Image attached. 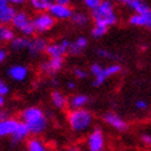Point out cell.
Wrapping results in <instances>:
<instances>
[{
	"label": "cell",
	"mask_w": 151,
	"mask_h": 151,
	"mask_svg": "<svg viewBox=\"0 0 151 151\" xmlns=\"http://www.w3.org/2000/svg\"><path fill=\"white\" fill-rule=\"evenodd\" d=\"M6 118H9V117H7V114H6V112L3 111V109H0V122H3V120L6 119Z\"/></svg>",
	"instance_id": "obj_39"
},
{
	"label": "cell",
	"mask_w": 151,
	"mask_h": 151,
	"mask_svg": "<svg viewBox=\"0 0 151 151\" xmlns=\"http://www.w3.org/2000/svg\"><path fill=\"white\" fill-rule=\"evenodd\" d=\"M74 75L75 78L79 79V80H85L88 78V71H86L85 69L82 68H75L74 69Z\"/></svg>",
	"instance_id": "obj_29"
},
{
	"label": "cell",
	"mask_w": 151,
	"mask_h": 151,
	"mask_svg": "<svg viewBox=\"0 0 151 151\" xmlns=\"http://www.w3.org/2000/svg\"><path fill=\"white\" fill-rule=\"evenodd\" d=\"M7 58V52L4 48H0V65H1Z\"/></svg>",
	"instance_id": "obj_35"
},
{
	"label": "cell",
	"mask_w": 151,
	"mask_h": 151,
	"mask_svg": "<svg viewBox=\"0 0 151 151\" xmlns=\"http://www.w3.org/2000/svg\"><path fill=\"white\" fill-rule=\"evenodd\" d=\"M48 12L55 20H69V19L71 20L73 15H74V11L70 5H62L57 1L53 3Z\"/></svg>",
	"instance_id": "obj_8"
},
{
	"label": "cell",
	"mask_w": 151,
	"mask_h": 151,
	"mask_svg": "<svg viewBox=\"0 0 151 151\" xmlns=\"http://www.w3.org/2000/svg\"><path fill=\"white\" fill-rule=\"evenodd\" d=\"M91 19L93 20L95 24L104 25L108 28L113 25H116L118 21V17L114 11L113 3L108 1V0L101 1L100 6L97 7V9H95L93 11H91Z\"/></svg>",
	"instance_id": "obj_3"
},
{
	"label": "cell",
	"mask_w": 151,
	"mask_h": 151,
	"mask_svg": "<svg viewBox=\"0 0 151 151\" xmlns=\"http://www.w3.org/2000/svg\"><path fill=\"white\" fill-rule=\"evenodd\" d=\"M90 20H91V16H88V15L86 12H84V11H76V12H74L73 17H71L73 24L79 26V27L86 26L88 22H90Z\"/></svg>",
	"instance_id": "obj_26"
},
{
	"label": "cell",
	"mask_w": 151,
	"mask_h": 151,
	"mask_svg": "<svg viewBox=\"0 0 151 151\" xmlns=\"http://www.w3.org/2000/svg\"><path fill=\"white\" fill-rule=\"evenodd\" d=\"M50 100H52L53 106H54L55 108H58V109H63V108L66 107L68 104H69V101H68V99L65 97V95L62 93L60 91H58V90H54V91H52V93H50Z\"/></svg>",
	"instance_id": "obj_21"
},
{
	"label": "cell",
	"mask_w": 151,
	"mask_h": 151,
	"mask_svg": "<svg viewBox=\"0 0 151 151\" xmlns=\"http://www.w3.org/2000/svg\"><path fill=\"white\" fill-rule=\"evenodd\" d=\"M102 71H103V66L100 65L99 63H93V64L90 65V73L93 75V78L99 76V75H100Z\"/></svg>",
	"instance_id": "obj_30"
},
{
	"label": "cell",
	"mask_w": 151,
	"mask_h": 151,
	"mask_svg": "<svg viewBox=\"0 0 151 151\" xmlns=\"http://www.w3.org/2000/svg\"><path fill=\"white\" fill-rule=\"evenodd\" d=\"M16 35H15L14 27L9 25H0V42H11Z\"/></svg>",
	"instance_id": "obj_24"
},
{
	"label": "cell",
	"mask_w": 151,
	"mask_h": 151,
	"mask_svg": "<svg viewBox=\"0 0 151 151\" xmlns=\"http://www.w3.org/2000/svg\"><path fill=\"white\" fill-rule=\"evenodd\" d=\"M4 103H5V99L3 96H0V109H1V107L4 106Z\"/></svg>",
	"instance_id": "obj_42"
},
{
	"label": "cell",
	"mask_w": 151,
	"mask_h": 151,
	"mask_svg": "<svg viewBox=\"0 0 151 151\" xmlns=\"http://www.w3.org/2000/svg\"><path fill=\"white\" fill-rule=\"evenodd\" d=\"M54 1H50V0H31L29 4L37 12H48L50 6L53 5Z\"/></svg>",
	"instance_id": "obj_25"
},
{
	"label": "cell",
	"mask_w": 151,
	"mask_h": 151,
	"mask_svg": "<svg viewBox=\"0 0 151 151\" xmlns=\"http://www.w3.org/2000/svg\"><path fill=\"white\" fill-rule=\"evenodd\" d=\"M122 71V65L120 64H111L108 66L103 68V71L99 75V76L93 78V86H101L104 84V81L108 78L113 76V75H117Z\"/></svg>",
	"instance_id": "obj_11"
},
{
	"label": "cell",
	"mask_w": 151,
	"mask_h": 151,
	"mask_svg": "<svg viewBox=\"0 0 151 151\" xmlns=\"http://www.w3.org/2000/svg\"><path fill=\"white\" fill-rule=\"evenodd\" d=\"M63 65H64L63 58H49L48 60H44V62L41 63V70L43 73L54 74L62 69Z\"/></svg>",
	"instance_id": "obj_14"
},
{
	"label": "cell",
	"mask_w": 151,
	"mask_h": 151,
	"mask_svg": "<svg viewBox=\"0 0 151 151\" xmlns=\"http://www.w3.org/2000/svg\"><path fill=\"white\" fill-rule=\"evenodd\" d=\"M21 122H24L29 129L31 135L42 134L48 127V119L42 108L37 106H29L21 112Z\"/></svg>",
	"instance_id": "obj_1"
},
{
	"label": "cell",
	"mask_w": 151,
	"mask_h": 151,
	"mask_svg": "<svg viewBox=\"0 0 151 151\" xmlns=\"http://www.w3.org/2000/svg\"><path fill=\"white\" fill-rule=\"evenodd\" d=\"M140 140H141V142H142L144 145H147V146H150V145H151V135H150V134H147V133L141 134Z\"/></svg>",
	"instance_id": "obj_34"
},
{
	"label": "cell",
	"mask_w": 151,
	"mask_h": 151,
	"mask_svg": "<svg viewBox=\"0 0 151 151\" xmlns=\"http://www.w3.org/2000/svg\"><path fill=\"white\" fill-rule=\"evenodd\" d=\"M57 3L59 4H62V5H69V0H57Z\"/></svg>",
	"instance_id": "obj_41"
},
{
	"label": "cell",
	"mask_w": 151,
	"mask_h": 151,
	"mask_svg": "<svg viewBox=\"0 0 151 151\" xmlns=\"http://www.w3.org/2000/svg\"><path fill=\"white\" fill-rule=\"evenodd\" d=\"M96 54L103 58V59H117L118 57L116 54H113L112 52L107 50V49H103V48H99V49H96Z\"/></svg>",
	"instance_id": "obj_28"
},
{
	"label": "cell",
	"mask_w": 151,
	"mask_h": 151,
	"mask_svg": "<svg viewBox=\"0 0 151 151\" xmlns=\"http://www.w3.org/2000/svg\"><path fill=\"white\" fill-rule=\"evenodd\" d=\"M19 123H20V120L12 117H9L4 119L3 122H0V138L12 137L14 133L17 129Z\"/></svg>",
	"instance_id": "obj_12"
},
{
	"label": "cell",
	"mask_w": 151,
	"mask_h": 151,
	"mask_svg": "<svg viewBox=\"0 0 151 151\" xmlns=\"http://www.w3.org/2000/svg\"><path fill=\"white\" fill-rule=\"evenodd\" d=\"M66 87H68V90L73 91V90L76 88V82H75V81H69V82L66 84Z\"/></svg>",
	"instance_id": "obj_37"
},
{
	"label": "cell",
	"mask_w": 151,
	"mask_h": 151,
	"mask_svg": "<svg viewBox=\"0 0 151 151\" xmlns=\"http://www.w3.org/2000/svg\"><path fill=\"white\" fill-rule=\"evenodd\" d=\"M90 102V97L84 93H76L69 100V106L71 109H82Z\"/></svg>",
	"instance_id": "obj_20"
},
{
	"label": "cell",
	"mask_w": 151,
	"mask_h": 151,
	"mask_svg": "<svg viewBox=\"0 0 151 151\" xmlns=\"http://www.w3.org/2000/svg\"><path fill=\"white\" fill-rule=\"evenodd\" d=\"M9 91H10V88H9V86H7V84L0 78V96L5 97L7 93H9Z\"/></svg>",
	"instance_id": "obj_32"
},
{
	"label": "cell",
	"mask_w": 151,
	"mask_h": 151,
	"mask_svg": "<svg viewBox=\"0 0 151 151\" xmlns=\"http://www.w3.org/2000/svg\"><path fill=\"white\" fill-rule=\"evenodd\" d=\"M11 4H15V5H22L25 3V0H11L10 1Z\"/></svg>",
	"instance_id": "obj_40"
},
{
	"label": "cell",
	"mask_w": 151,
	"mask_h": 151,
	"mask_svg": "<svg viewBox=\"0 0 151 151\" xmlns=\"http://www.w3.org/2000/svg\"><path fill=\"white\" fill-rule=\"evenodd\" d=\"M10 5H11V3L9 1V0H0V11L6 9V7L10 6Z\"/></svg>",
	"instance_id": "obj_36"
},
{
	"label": "cell",
	"mask_w": 151,
	"mask_h": 151,
	"mask_svg": "<svg viewBox=\"0 0 151 151\" xmlns=\"http://www.w3.org/2000/svg\"><path fill=\"white\" fill-rule=\"evenodd\" d=\"M71 41L69 40H60L59 42L55 43H48L47 49H46V54L49 58H63V55L65 53H69V48H70Z\"/></svg>",
	"instance_id": "obj_7"
},
{
	"label": "cell",
	"mask_w": 151,
	"mask_h": 151,
	"mask_svg": "<svg viewBox=\"0 0 151 151\" xmlns=\"http://www.w3.org/2000/svg\"><path fill=\"white\" fill-rule=\"evenodd\" d=\"M11 25H12L14 29L19 31L25 37H29L36 32L35 27H33V21L28 16V14L26 11H17Z\"/></svg>",
	"instance_id": "obj_4"
},
{
	"label": "cell",
	"mask_w": 151,
	"mask_h": 151,
	"mask_svg": "<svg viewBox=\"0 0 151 151\" xmlns=\"http://www.w3.org/2000/svg\"><path fill=\"white\" fill-rule=\"evenodd\" d=\"M108 31V27L104 25H100V24H95L92 29H91V36L93 38H101L103 37Z\"/></svg>",
	"instance_id": "obj_27"
},
{
	"label": "cell",
	"mask_w": 151,
	"mask_h": 151,
	"mask_svg": "<svg viewBox=\"0 0 151 151\" xmlns=\"http://www.w3.org/2000/svg\"><path fill=\"white\" fill-rule=\"evenodd\" d=\"M35 31L38 33H43L49 31L55 25V19L49 12H40L32 19Z\"/></svg>",
	"instance_id": "obj_5"
},
{
	"label": "cell",
	"mask_w": 151,
	"mask_h": 151,
	"mask_svg": "<svg viewBox=\"0 0 151 151\" xmlns=\"http://www.w3.org/2000/svg\"><path fill=\"white\" fill-rule=\"evenodd\" d=\"M104 135L100 128L95 129L88 134L86 139V147L87 151H104Z\"/></svg>",
	"instance_id": "obj_6"
},
{
	"label": "cell",
	"mask_w": 151,
	"mask_h": 151,
	"mask_svg": "<svg viewBox=\"0 0 151 151\" xmlns=\"http://www.w3.org/2000/svg\"><path fill=\"white\" fill-rule=\"evenodd\" d=\"M64 151H82L79 146H76V145H73V146H69V147H66Z\"/></svg>",
	"instance_id": "obj_38"
},
{
	"label": "cell",
	"mask_w": 151,
	"mask_h": 151,
	"mask_svg": "<svg viewBox=\"0 0 151 151\" xmlns=\"http://www.w3.org/2000/svg\"><path fill=\"white\" fill-rule=\"evenodd\" d=\"M123 4L138 15L146 14V12L151 11V7L145 1H141V0H124Z\"/></svg>",
	"instance_id": "obj_16"
},
{
	"label": "cell",
	"mask_w": 151,
	"mask_h": 151,
	"mask_svg": "<svg viewBox=\"0 0 151 151\" xmlns=\"http://www.w3.org/2000/svg\"><path fill=\"white\" fill-rule=\"evenodd\" d=\"M28 44H29V38L25 36H16L15 38L10 42V48L14 52H20V50H24L28 48Z\"/></svg>",
	"instance_id": "obj_23"
},
{
	"label": "cell",
	"mask_w": 151,
	"mask_h": 151,
	"mask_svg": "<svg viewBox=\"0 0 151 151\" xmlns=\"http://www.w3.org/2000/svg\"><path fill=\"white\" fill-rule=\"evenodd\" d=\"M68 124L70 129L75 133H84L91 128L93 123L92 113L86 108L82 109H70L66 116Z\"/></svg>",
	"instance_id": "obj_2"
},
{
	"label": "cell",
	"mask_w": 151,
	"mask_h": 151,
	"mask_svg": "<svg viewBox=\"0 0 151 151\" xmlns=\"http://www.w3.org/2000/svg\"><path fill=\"white\" fill-rule=\"evenodd\" d=\"M31 135V133H29V129H28V127L24 123V122H20L19 123V127H17V129L16 132L14 133V135L11 137V140L14 144H19V142L21 141H24V140H28V137Z\"/></svg>",
	"instance_id": "obj_19"
},
{
	"label": "cell",
	"mask_w": 151,
	"mask_h": 151,
	"mask_svg": "<svg viewBox=\"0 0 151 151\" xmlns=\"http://www.w3.org/2000/svg\"><path fill=\"white\" fill-rule=\"evenodd\" d=\"M100 4H101V0H84V5L91 11L97 9L100 6Z\"/></svg>",
	"instance_id": "obj_31"
},
{
	"label": "cell",
	"mask_w": 151,
	"mask_h": 151,
	"mask_svg": "<svg viewBox=\"0 0 151 151\" xmlns=\"http://www.w3.org/2000/svg\"><path fill=\"white\" fill-rule=\"evenodd\" d=\"M47 46H48V43L44 38H42V37H35V38L29 40L27 50L32 57H37L41 53H46Z\"/></svg>",
	"instance_id": "obj_13"
},
{
	"label": "cell",
	"mask_w": 151,
	"mask_h": 151,
	"mask_svg": "<svg viewBox=\"0 0 151 151\" xmlns=\"http://www.w3.org/2000/svg\"><path fill=\"white\" fill-rule=\"evenodd\" d=\"M129 24L132 26L137 27H145V28H151V11L146 14H133L129 17Z\"/></svg>",
	"instance_id": "obj_15"
},
{
	"label": "cell",
	"mask_w": 151,
	"mask_h": 151,
	"mask_svg": "<svg viewBox=\"0 0 151 151\" xmlns=\"http://www.w3.org/2000/svg\"><path fill=\"white\" fill-rule=\"evenodd\" d=\"M103 120L109 127H112L113 129H116L118 132H125L128 129V123L120 116H118L117 113H113V112L104 113L103 114Z\"/></svg>",
	"instance_id": "obj_10"
},
{
	"label": "cell",
	"mask_w": 151,
	"mask_h": 151,
	"mask_svg": "<svg viewBox=\"0 0 151 151\" xmlns=\"http://www.w3.org/2000/svg\"><path fill=\"white\" fill-rule=\"evenodd\" d=\"M26 149L27 151H50L49 146L38 137L29 138L26 141Z\"/></svg>",
	"instance_id": "obj_18"
},
{
	"label": "cell",
	"mask_w": 151,
	"mask_h": 151,
	"mask_svg": "<svg viewBox=\"0 0 151 151\" xmlns=\"http://www.w3.org/2000/svg\"><path fill=\"white\" fill-rule=\"evenodd\" d=\"M6 74H7V78L11 79L12 81L22 82L28 78L29 70H28V68L24 64H14V65L7 68Z\"/></svg>",
	"instance_id": "obj_9"
},
{
	"label": "cell",
	"mask_w": 151,
	"mask_h": 151,
	"mask_svg": "<svg viewBox=\"0 0 151 151\" xmlns=\"http://www.w3.org/2000/svg\"><path fill=\"white\" fill-rule=\"evenodd\" d=\"M88 46V41L85 36H79L78 38H75L71 44H70V48H69V54L71 55H78L82 50H85L86 47Z\"/></svg>",
	"instance_id": "obj_17"
},
{
	"label": "cell",
	"mask_w": 151,
	"mask_h": 151,
	"mask_svg": "<svg viewBox=\"0 0 151 151\" xmlns=\"http://www.w3.org/2000/svg\"><path fill=\"white\" fill-rule=\"evenodd\" d=\"M16 9L10 5L7 6L6 9L1 10L0 11V25H9V24H12V21L15 19V16H16Z\"/></svg>",
	"instance_id": "obj_22"
},
{
	"label": "cell",
	"mask_w": 151,
	"mask_h": 151,
	"mask_svg": "<svg viewBox=\"0 0 151 151\" xmlns=\"http://www.w3.org/2000/svg\"><path fill=\"white\" fill-rule=\"evenodd\" d=\"M135 108L137 109H140V111H145L149 108V104L145 100H138L135 102Z\"/></svg>",
	"instance_id": "obj_33"
}]
</instances>
